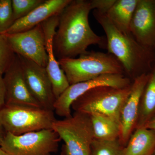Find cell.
I'll list each match as a JSON object with an SVG mask.
<instances>
[{"mask_svg": "<svg viewBox=\"0 0 155 155\" xmlns=\"http://www.w3.org/2000/svg\"><path fill=\"white\" fill-rule=\"evenodd\" d=\"M44 0H12V8L16 21L28 15L43 2Z\"/></svg>", "mask_w": 155, "mask_h": 155, "instance_id": "cell-22", "label": "cell"}, {"mask_svg": "<svg viewBox=\"0 0 155 155\" xmlns=\"http://www.w3.org/2000/svg\"><path fill=\"white\" fill-rule=\"evenodd\" d=\"M0 155H10L7 153L5 151L3 150L1 147H0Z\"/></svg>", "mask_w": 155, "mask_h": 155, "instance_id": "cell-28", "label": "cell"}, {"mask_svg": "<svg viewBox=\"0 0 155 155\" xmlns=\"http://www.w3.org/2000/svg\"><path fill=\"white\" fill-rule=\"evenodd\" d=\"M54 112L41 107L7 105L0 110V122L6 132L19 135L52 129Z\"/></svg>", "mask_w": 155, "mask_h": 155, "instance_id": "cell-4", "label": "cell"}, {"mask_svg": "<svg viewBox=\"0 0 155 155\" xmlns=\"http://www.w3.org/2000/svg\"><path fill=\"white\" fill-rule=\"evenodd\" d=\"M5 104V88L3 81V75H0V110Z\"/></svg>", "mask_w": 155, "mask_h": 155, "instance_id": "cell-25", "label": "cell"}, {"mask_svg": "<svg viewBox=\"0 0 155 155\" xmlns=\"http://www.w3.org/2000/svg\"><path fill=\"white\" fill-rule=\"evenodd\" d=\"M91 120L94 139L113 140L119 139L120 125L109 116L99 114L89 115Z\"/></svg>", "mask_w": 155, "mask_h": 155, "instance_id": "cell-19", "label": "cell"}, {"mask_svg": "<svg viewBox=\"0 0 155 155\" xmlns=\"http://www.w3.org/2000/svg\"><path fill=\"white\" fill-rule=\"evenodd\" d=\"M72 0H44L28 15L14 22L5 33L11 34L34 28L51 17L60 14Z\"/></svg>", "mask_w": 155, "mask_h": 155, "instance_id": "cell-15", "label": "cell"}, {"mask_svg": "<svg viewBox=\"0 0 155 155\" xmlns=\"http://www.w3.org/2000/svg\"><path fill=\"white\" fill-rule=\"evenodd\" d=\"M93 14L105 33L108 53L121 63L125 75L132 81L140 75L149 73L155 61V51L142 45L131 34H124L119 31L104 13L95 10Z\"/></svg>", "mask_w": 155, "mask_h": 155, "instance_id": "cell-2", "label": "cell"}, {"mask_svg": "<svg viewBox=\"0 0 155 155\" xmlns=\"http://www.w3.org/2000/svg\"><path fill=\"white\" fill-rule=\"evenodd\" d=\"M14 22L12 0H0V33L5 32Z\"/></svg>", "mask_w": 155, "mask_h": 155, "instance_id": "cell-23", "label": "cell"}, {"mask_svg": "<svg viewBox=\"0 0 155 155\" xmlns=\"http://www.w3.org/2000/svg\"><path fill=\"white\" fill-rule=\"evenodd\" d=\"M153 155H155V150L153 154Z\"/></svg>", "mask_w": 155, "mask_h": 155, "instance_id": "cell-29", "label": "cell"}, {"mask_svg": "<svg viewBox=\"0 0 155 155\" xmlns=\"http://www.w3.org/2000/svg\"><path fill=\"white\" fill-rule=\"evenodd\" d=\"M6 131H5V129L3 128L2 125L1 124L0 122V144L2 141L3 138L5 134Z\"/></svg>", "mask_w": 155, "mask_h": 155, "instance_id": "cell-27", "label": "cell"}, {"mask_svg": "<svg viewBox=\"0 0 155 155\" xmlns=\"http://www.w3.org/2000/svg\"><path fill=\"white\" fill-rule=\"evenodd\" d=\"M60 14L51 17L41 24L44 32L48 55V64L46 69L51 83L56 100L70 85L54 52V37L58 28Z\"/></svg>", "mask_w": 155, "mask_h": 155, "instance_id": "cell-14", "label": "cell"}, {"mask_svg": "<svg viewBox=\"0 0 155 155\" xmlns=\"http://www.w3.org/2000/svg\"><path fill=\"white\" fill-rule=\"evenodd\" d=\"M116 0H90L92 10L106 14L115 3Z\"/></svg>", "mask_w": 155, "mask_h": 155, "instance_id": "cell-24", "label": "cell"}, {"mask_svg": "<svg viewBox=\"0 0 155 155\" xmlns=\"http://www.w3.org/2000/svg\"><path fill=\"white\" fill-rule=\"evenodd\" d=\"M16 56L6 36L0 33V75H4L14 62Z\"/></svg>", "mask_w": 155, "mask_h": 155, "instance_id": "cell-21", "label": "cell"}, {"mask_svg": "<svg viewBox=\"0 0 155 155\" xmlns=\"http://www.w3.org/2000/svg\"><path fill=\"white\" fill-rule=\"evenodd\" d=\"M124 147L119 139L113 140H94L90 155H123Z\"/></svg>", "mask_w": 155, "mask_h": 155, "instance_id": "cell-20", "label": "cell"}, {"mask_svg": "<svg viewBox=\"0 0 155 155\" xmlns=\"http://www.w3.org/2000/svg\"><path fill=\"white\" fill-rule=\"evenodd\" d=\"M155 117V60L142 95L136 128L144 127Z\"/></svg>", "mask_w": 155, "mask_h": 155, "instance_id": "cell-18", "label": "cell"}, {"mask_svg": "<svg viewBox=\"0 0 155 155\" xmlns=\"http://www.w3.org/2000/svg\"><path fill=\"white\" fill-rule=\"evenodd\" d=\"M17 55L31 94L42 107L54 111L56 99L45 67H41L27 58Z\"/></svg>", "mask_w": 155, "mask_h": 155, "instance_id": "cell-10", "label": "cell"}, {"mask_svg": "<svg viewBox=\"0 0 155 155\" xmlns=\"http://www.w3.org/2000/svg\"><path fill=\"white\" fill-rule=\"evenodd\" d=\"M5 104L42 107L31 93L25 81L19 57L3 75Z\"/></svg>", "mask_w": 155, "mask_h": 155, "instance_id": "cell-12", "label": "cell"}, {"mask_svg": "<svg viewBox=\"0 0 155 155\" xmlns=\"http://www.w3.org/2000/svg\"><path fill=\"white\" fill-rule=\"evenodd\" d=\"M149 76V73H144L132 80L130 94L121 109L119 116L120 133L119 139L124 147L136 128L140 100Z\"/></svg>", "mask_w": 155, "mask_h": 155, "instance_id": "cell-11", "label": "cell"}, {"mask_svg": "<svg viewBox=\"0 0 155 155\" xmlns=\"http://www.w3.org/2000/svg\"><path fill=\"white\" fill-rule=\"evenodd\" d=\"M58 61L70 85L105 74L125 75L121 63L108 52L87 51L78 58H65Z\"/></svg>", "mask_w": 155, "mask_h": 155, "instance_id": "cell-3", "label": "cell"}, {"mask_svg": "<svg viewBox=\"0 0 155 155\" xmlns=\"http://www.w3.org/2000/svg\"><path fill=\"white\" fill-rule=\"evenodd\" d=\"M132 81L123 74H105L91 80L69 85L56 100L54 106L55 114L60 117L72 116V103L86 92L100 86L124 88L131 85Z\"/></svg>", "mask_w": 155, "mask_h": 155, "instance_id": "cell-8", "label": "cell"}, {"mask_svg": "<svg viewBox=\"0 0 155 155\" xmlns=\"http://www.w3.org/2000/svg\"><path fill=\"white\" fill-rule=\"evenodd\" d=\"M155 131L145 127L136 128L124 147L123 155H153Z\"/></svg>", "mask_w": 155, "mask_h": 155, "instance_id": "cell-17", "label": "cell"}, {"mask_svg": "<svg viewBox=\"0 0 155 155\" xmlns=\"http://www.w3.org/2000/svg\"><path fill=\"white\" fill-rule=\"evenodd\" d=\"M61 140L52 129L19 135L6 132L0 147L10 155H51L58 151Z\"/></svg>", "mask_w": 155, "mask_h": 155, "instance_id": "cell-7", "label": "cell"}, {"mask_svg": "<svg viewBox=\"0 0 155 155\" xmlns=\"http://www.w3.org/2000/svg\"><path fill=\"white\" fill-rule=\"evenodd\" d=\"M14 53L46 67L48 55L45 39L41 24L19 33L3 34Z\"/></svg>", "mask_w": 155, "mask_h": 155, "instance_id": "cell-9", "label": "cell"}, {"mask_svg": "<svg viewBox=\"0 0 155 155\" xmlns=\"http://www.w3.org/2000/svg\"><path fill=\"white\" fill-rule=\"evenodd\" d=\"M91 10L90 1L72 0L61 12L54 39L58 61L75 58L91 45L107 48L106 38L96 34L90 25L89 14Z\"/></svg>", "mask_w": 155, "mask_h": 155, "instance_id": "cell-1", "label": "cell"}, {"mask_svg": "<svg viewBox=\"0 0 155 155\" xmlns=\"http://www.w3.org/2000/svg\"><path fill=\"white\" fill-rule=\"evenodd\" d=\"M144 127L155 131V117L151 120Z\"/></svg>", "mask_w": 155, "mask_h": 155, "instance_id": "cell-26", "label": "cell"}, {"mask_svg": "<svg viewBox=\"0 0 155 155\" xmlns=\"http://www.w3.org/2000/svg\"><path fill=\"white\" fill-rule=\"evenodd\" d=\"M130 32L139 43L155 51V0H138Z\"/></svg>", "mask_w": 155, "mask_h": 155, "instance_id": "cell-13", "label": "cell"}, {"mask_svg": "<svg viewBox=\"0 0 155 155\" xmlns=\"http://www.w3.org/2000/svg\"><path fill=\"white\" fill-rule=\"evenodd\" d=\"M52 129L64 142L62 155H90L94 136L89 115L75 112L68 118L56 119Z\"/></svg>", "mask_w": 155, "mask_h": 155, "instance_id": "cell-6", "label": "cell"}, {"mask_svg": "<svg viewBox=\"0 0 155 155\" xmlns=\"http://www.w3.org/2000/svg\"><path fill=\"white\" fill-rule=\"evenodd\" d=\"M131 85L124 88L106 86L95 87L78 97L72 103L71 109L75 112L87 115L103 114L119 124L121 109L130 94Z\"/></svg>", "mask_w": 155, "mask_h": 155, "instance_id": "cell-5", "label": "cell"}, {"mask_svg": "<svg viewBox=\"0 0 155 155\" xmlns=\"http://www.w3.org/2000/svg\"><path fill=\"white\" fill-rule=\"evenodd\" d=\"M138 0H116L106 13L111 23L119 31L131 34L130 25Z\"/></svg>", "mask_w": 155, "mask_h": 155, "instance_id": "cell-16", "label": "cell"}]
</instances>
